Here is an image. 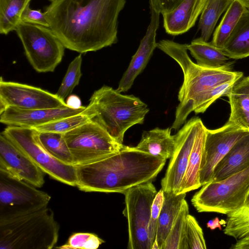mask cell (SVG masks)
I'll list each match as a JSON object with an SVG mask.
<instances>
[{
	"label": "cell",
	"mask_w": 249,
	"mask_h": 249,
	"mask_svg": "<svg viewBox=\"0 0 249 249\" xmlns=\"http://www.w3.org/2000/svg\"><path fill=\"white\" fill-rule=\"evenodd\" d=\"M38 137L41 145L53 157L65 164L73 165L72 157L64 134L38 132Z\"/></svg>",
	"instance_id": "obj_29"
},
{
	"label": "cell",
	"mask_w": 249,
	"mask_h": 249,
	"mask_svg": "<svg viewBox=\"0 0 249 249\" xmlns=\"http://www.w3.org/2000/svg\"><path fill=\"white\" fill-rule=\"evenodd\" d=\"M171 128L156 127L143 132L136 149L164 159H170L175 148V136L171 134Z\"/></svg>",
	"instance_id": "obj_21"
},
{
	"label": "cell",
	"mask_w": 249,
	"mask_h": 249,
	"mask_svg": "<svg viewBox=\"0 0 249 249\" xmlns=\"http://www.w3.org/2000/svg\"><path fill=\"white\" fill-rule=\"evenodd\" d=\"M207 0H183L176 8L163 14V26L167 33L178 35L194 26Z\"/></svg>",
	"instance_id": "obj_18"
},
{
	"label": "cell",
	"mask_w": 249,
	"mask_h": 249,
	"mask_svg": "<svg viewBox=\"0 0 249 249\" xmlns=\"http://www.w3.org/2000/svg\"><path fill=\"white\" fill-rule=\"evenodd\" d=\"M166 160L125 146L100 160L76 166V187L86 192L120 193L153 181Z\"/></svg>",
	"instance_id": "obj_2"
},
{
	"label": "cell",
	"mask_w": 249,
	"mask_h": 249,
	"mask_svg": "<svg viewBox=\"0 0 249 249\" xmlns=\"http://www.w3.org/2000/svg\"><path fill=\"white\" fill-rule=\"evenodd\" d=\"M188 205L184 199L161 249H188L186 239Z\"/></svg>",
	"instance_id": "obj_30"
},
{
	"label": "cell",
	"mask_w": 249,
	"mask_h": 249,
	"mask_svg": "<svg viewBox=\"0 0 249 249\" xmlns=\"http://www.w3.org/2000/svg\"><path fill=\"white\" fill-rule=\"evenodd\" d=\"M149 110L140 98L103 86L94 92L82 113L91 117L118 142L123 144L126 130L136 124H142Z\"/></svg>",
	"instance_id": "obj_4"
},
{
	"label": "cell",
	"mask_w": 249,
	"mask_h": 249,
	"mask_svg": "<svg viewBox=\"0 0 249 249\" xmlns=\"http://www.w3.org/2000/svg\"><path fill=\"white\" fill-rule=\"evenodd\" d=\"M175 60L183 73V82L178 94L179 102L171 129L178 130L186 123L196 99L202 93L218 85L236 82L242 78L241 71L232 70L230 62L216 68H205L195 63L187 53V44L162 40L157 47Z\"/></svg>",
	"instance_id": "obj_3"
},
{
	"label": "cell",
	"mask_w": 249,
	"mask_h": 249,
	"mask_svg": "<svg viewBox=\"0 0 249 249\" xmlns=\"http://www.w3.org/2000/svg\"><path fill=\"white\" fill-rule=\"evenodd\" d=\"M66 103L68 107L74 108H78L82 106L80 98L75 95L68 96Z\"/></svg>",
	"instance_id": "obj_41"
},
{
	"label": "cell",
	"mask_w": 249,
	"mask_h": 249,
	"mask_svg": "<svg viewBox=\"0 0 249 249\" xmlns=\"http://www.w3.org/2000/svg\"><path fill=\"white\" fill-rule=\"evenodd\" d=\"M51 198L34 185L0 170V219L45 208Z\"/></svg>",
	"instance_id": "obj_11"
},
{
	"label": "cell",
	"mask_w": 249,
	"mask_h": 249,
	"mask_svg": "<svg viewBox=\"0 0 249 249\" xmlns=\"http://www.w3.org/2000/svg\"><path fill=\"white\" fill-rule=\"evenodd\" d=\"M234 0H207L199 21L200 37L208 41L221 15L228 9Z\"/></svg>",
	"instance_id": "obj_27"
},
{
	"label": "cell",
	"mask_w": 249,
	"mask_h": 249,
	"mask_svg": "<svg viewBox=\"0 0 249 249\" xmlns=\"http://www.w3.org/2000/svg\"><path fill=\"white\" fill-rule=\"evenodd\" d=\"M86 107L23 109L8 107L0 112V122L8 126L34 128L50 122L81 113Z\"/></svg>",
	"instance_id": "obj_16"
},
{
	"label": "cell",
	"mask_w": 249,
	"mask_h": 249,
	"mask_svg": "<svg viewBox=\"0 0 249 249\" xmlns=\"http://www.w3.org/2000/svg\"><path fill=\"white\" fill-rule=\"evenodd\" d=\"M241 2L247 9L249 10V0H238Z\"/></svg>",
	"instance_id": "obj_43"
},
{
	"label": "cell",
	"mask_w": 249,
	"mask_h": 249,
	"mask_svg": "<svg viewBox=\"0 0 249 249\" xmlns=\"http://www.w3.org/2000/svg\"><path fill=\"white\" fill-rule=\"evenodd\" d=\"M249 167V133L240 139L216 166L212 181H218Z\"/></svg>",
	"instance_id": "obj_20"
},
{
	"label": "cell",
	"mask_w": 249,
	"mask_h": 249,
	"mask_svg": "<svg viewBox=\"0 0 249 249\" xmlns=\"http://www.w3.org/2000/svg\"><path fill=\"white\" fill-rule=\"evenodd\" d=\"M186 239L188 249L207 248L202 228L195 217L189 214L186 219Z\"/></svg>",
	"instance_id": "obj_36"
},
{
	"label": "cell",
	"mask_w": 249,
	"mask_h": 249,
	"mask_svg": "<svg viewBox=\"0 0 249 249\" xmlns=\"http://www.w3.org/2000/svg\"><path fill=\"white\" fill-rule=\"evenodd\" d=\"M105 241L97 235L88 232H77L72 234L67 242L60 249H96Z\"/></svg>",
	"instance_id": "obj_35"
},
{
	"label": "cell",
	"mask_w": 249,
	"mask_h": 249,
	"mask_svg": "<svg viewBox=\"0 0 249 249\" xmlns=\"http://www.w3.org/2000/svg\"><path fill=\"white\" fill-rule=\"evenodd\" d=\"M220 50L229 58L239 59L249 56V10L246 9Z\"/></svg>",
	"instance_id": "obj_24"
},
{
	"label": "cell",
	"mask_w": 249,
	"mask_h": 249,
	"mask_svg": "<svg viewBox=\"0 0 249 249\" xmlns=\"http://www.w3.org/2000/svg\"><path fill=\"white\" fill-rule=\"evenodd\" d=\"M224 96L231 107L228 121L249 131V76L235 82Z\"/></svg>",
	"instance_id": "obj_19"
},
{
	"label": "cell",
	"mask_w": 249,
	"mask_h": 249,
	"mask_svg": "<svg viewBox=\"0 0 249 249\" xmlns=\"http://www.w3.org/2000/svg\"><path fill=\"white\" fill-rule=\"evenodd\" d=\"M29 5L25 8L22 14L21 21L49 27L46 13L42 12L40 10L31 9Z\"/></svg>",
	"instance_id": "obj_38"
},
{
	"label": "cell",
	"mask_w": 249,
	"mask_h": 249,
	"mask_svg": "<svg viewBox=\"0 0 249 249\" xmlns=\"http://www.w3.org/2000/svg\"><path fill=\"white\" fill-rule=\"evenodd\" d=\"M227 215L225 234L238 240L249 234V201Z\"/></svg>",
	"instance_id": "obj_31"
},
{
	"label": "cell",
	"mask_w": 249,
	"mask_h": 249,
	"mask_svg": "<svg viewBox=\"0 0 249 249\" xmlns=\"http://www.w3.org/2000/svg\"><path fill=\"white\" fill-rule=\"evenodd\" d=\"M246 9L238 0H234L213 33L211 43L214 46L222 48Z\"/></svg>",
	"instance_id": "obj_26"
},
{
	"label": "cell",
	"mask_w": 249,
	"mask_h": 249,
	"mask_svg": "<svg viewBox=\"0 0 249 249\" xmlns=\"http://www.w3.org/2000/svg\"><path fill=\"white\" fill-rule=\"evenodd\" d=\"M82 58L80 54L69 64L60 86L55 93L61 99L64 100L69 96L74 88L78 85L82 76Z\"/></svg>",
	"instance_id": "obj_33"
},
{
	"label": "cell",
	"mask_w": 249,
	"mask_h": 249,
	"mask_svg": "<svg viewBox=\"0 0 249 249\" xmlns=\"http://www.w3.org/2000/svg\"><path fill=\"white\" fill-rule=\"evenodd\" d=\"M157 191L152 182L134 186L123 192L127 218L129 249H151L148 236V226L152 205Z\"/></svg>",
	"instance_id": "obj_10"
},
{
	"label": "cell",
	"mask_w": 249,
	"mask_h": 249,
	"mask_svg": "<svg viewBox=\"0 0 249 249\" xmlns=\"http://www.w3.org/2000/svg\"><path fill=\"white\" fill-rule=\"evenodd\" d=\"M75 166L90 164L113 155L125 145L118 142L93 120L64 134Z\"/></svg>",
	"instance_id": "obj_7"
},
{
	"label": "cell",
	"mask_w": 249,
	"mask_h": 249,
	"mask_svg": "<svg viewBox=\"0 0 249 249\" xmlns=\"http://www.w3.org/2000/svg\"><path fill=\"white\" fill-rule=\"evenodd\" d=\"M2 133L44 173L64 184L76 186V166L65 164L49 153L33 128L8 126Z\"/></svg>",
	"instance_id": "obj_9"
},
{
	"label": "cell",
	"mask_w": 249,
	"mask_h": 249,
	"mask_svg": "<svg viewBox=\"0 0 249 249\" xmlns=\"http://www.w3.org/2000/svg\"><path fill=\"white\" fill-rule=\"evenodd\" d=\"M92 120L89 115L82 113L58 119L33 128L39 132H51L64 134Z\"/></svg>",
	"instance_id": "obj_32"
},
{
	"label": "cell",
	"mask_w": 249,
	"mask_h": 249,
	"mask_svg": "<svg viewBox=\"0 0 249 249\" xmlns=\"http://www.w3.org/2000/svg\"><path fill=\"white\" fill-rule=\"evenodd\" d=\"M235 82H231L221 84L202 93L194 102L191 111H194L196 114L204 113L216 100L220 96L225 95Z\"/></svg>",
	"instance_id": "obj_34"
},
{
	"label": "cell",
	"mask_w": 249,
	"mask_h": 249,
	"mask_svg": "<svg viewBox=\"0 0 249 249\" xmlns=\"http://www.w3.org/2000/svg\"><path fill=\"white\" fill-rule=\"evenodd\" d=\"M186 193L164 192V201L160 214L155 241L159 249L164 243L180 210Z\"/></svg>",
	"instance_id": "obj_23"
},
{
	"label": "cell",
	"mask_w": 249,
	"mask_h": 249,
	"mask_svg": "<svg viewBox=\"0 0 249 249\" xmlns=\"http://www.w3.org/2000/svg\"><path fill=\"white\" fill-rule=\"evenodd\" d=\"M125 0H55L45 11L49 28L65 48L80 53L117 42L118 18Z\"/></svg>",
	"instance_id": "obj_1"
},
{
	"label": "cell",
	"mask_w": 249,
	"mask_h": 249,
	"mask_svg": "<svg viewBox=\"0 0 249 249\" xmlns=\"http://www.w3.org/2000/svg\"><path fill=\"white\" fill-rule=\"evenodd\" d=\"M206 126L201 122L190 155L187 169L178 194L186 193L201 187L199 181V174L206 137Z\"/></svg>",
	"instance_id": "obj_22"
},
{
	"label": "cell",
	"mask_w": 249,
	"mask_h": 249,
	"mask_svg": "<svg viewBox=\"0 0 249 249\" xmlns=\"http://www.w3.org/2000/svg\"><path fill=\"white\" fill-rule=\"evenodd\" d=\"M68 107L56 94L34 86L0 80V112L8 107L23 109L54 108Z\"/></svg>",
	"instance_id": "obj_13"
},
{
	"label": "cell",
	"mask_w": 249,
	"mask_h": 249,
	"mask_svg": "<svg viewBox=\"0 0 249 249\" xmlns=\"http://www.w3.org/2000/svg\"><path fill=\"white\" fill-rule=\"evenodd\" d=\"M50 0L52 1H52H53L55 0Z\"/></svg>",
	"instance_id": "obj_44"
},
{
	"label": "cell",
	"mask_w": 249,
	"mask_h": 249,
	"mask_svg": "<svg viewBox=\"0 0 249 249\" xmlns=\"http://www.w3.org/2000/svg\"><path fill=\"white\" fill-rule=\"evenodd\" d=\"M187 48L196 60V64L203 67L219 68L226 65L229 59L220 49L200 37L187 44Z\"/></svg>",
	"instance_id": "obj_25"
},
{
	"label": "cell",
	"mask_w": 249,
	"mask_h": 249,
	"mask_svg": "<svg viewBox=\"0 0 249 249\" xmlns=\"http://www.w3.org/2000/svg\"><path fill=\"white\" fill-rule=\"evenodd\" d=\"M15 31L34 70L53 72L62 61L65 48L53 32L49 27L22 21Z\"/></svg>",
	"instance_id": "obj_8"
},
{
	"label": "cell",
	"mask_w": 249,
	"mask_h": 249,
	"mask_svg": "<svg viewBox=\"0 0 249 249\" xmlns=\"http://www.w3.org/2000/svg\"><path fill=\"white\" fill-rule=\"evenodd\" d=\"M150 21L146 33L141 40L135 53L132 56L127 69L123 74L116 90L119 92L128 90L138 75L146 66L155 49L157 30L159 24L160 13L150 10Z\"/></svg>",
	"instance_id": "obj_17"
},
{
	"label": "cell",
	"mask_w": 249,
	"mask_h": 249,
	"mask_svg": "<svg viewBox=\"0 0 249 249\" xmlns=\"http://www.w3.org/2000/svg\"><path fill=\"white\" fill-rule=\"evenodd\" d=\"M249 133L228 121L220 128H206L199 174L201 186L212 180L216 166L233 146Z\"/></svg>",
	"instance_id": "obj_12"
},
{
	"label": "cell",
	"mask_w": 249,
	"mask_h": 249,
	"mask_svg": "<svg viewBox=\"0 0 249 249\" xmlns=\"http://www.w3.org/2000/svg\"><path fill=\"white\" fill-rule=\"evenodd\" d=\"M207 227L211 230H214L218 228L219 230H222L221 224L218 217H216L213 220H210L206 224Z\"/></svg>",
	"instance_id": "obj_42"
},
{
	"label": "cell",
	"mask_w": 249,
	"mask_h": 249,
	"mask_svg": "<svg viewBox=\"0 0 249 249\" xmlns=\"http://www.w3.org/2000/svg\"><path fill=\"white\" fill-rule=\"evenodd\" d=\"M59 230L53 212L47 207L0 219V249H51Z\"/></svg>",
	"instance_id": "obj_5"
},
{
	"label": "cell",
	"mask_w": 249,
	"mask_h": 249,
	"mask_svg": "<svg viewBox=\"0 0 249 249\" xmlns=\"http://www.w3.org/2000/svg\"><path fill=\"white\" fill-rule=\"evenodd\" d=\"M31 0H0V33L7 35L15 31L21 16Z\"/></svg>",
	"instance_id": "obj_28"
},
{
	"label": "cell",
	"mask_w": 249,
	"mask_h": 249,
	"mask_svg": "<svg viewBox=\"0 0 249 249\" xmlns=\"http://www.w3.org/2000/svg\"><path fill=\"white\" fill-rule=\"evenodd\" d=\"M163 201L164 191L161 189L157 192L153 200L148 226V236L151 248L156 238L158 220Z\"/></svg>",
	"instance_id": "obj_37"
},
{
	"label": "cell",
	"mask_w": 249,
	"mask_h": 249,
	"mask_svg": "<svg viewBox=\"0 0 249 249\" xmlns=\"http://www.w3.org/2000/svg\"><path fill=\"white\" fill-rule=\"evenodd\" d=\"M183 0H149L150 9L163 14L171 11Z\"/></svg>",
	"instance_id": "obj_39"
},
{
	"label": "cell",
	"mask_w": 249,
	"mask_h": 249,
	"mask_svg": "<svg viewBox=\"0 0 249 249\" xmlns=\"http://www.w3.org/2000/svg\"><path fill=\"white\" fill-rule=\"evenodd\" d=\"M249 201V167L218 181L201 186L191 202L199 213L214 212L228 215Z\"/></svg>",
	"instance_id": "obj_6"
},
{
	"label": "cell",
	"mask_w": 249,
	"mask_h": 249,
	"mask_svg": "<svg viewBox=\"0 0 249 249\" xmlns=\"http://www.w3.org/2000/svg\"><path fill=\"white\" fill-rule=\"evenodd\" d=\"M201 122L198 117L193 118L175 135V150L170 158L165 176L161 181V189L164 192L178 194Z\"/></svg>",
	"instance_id": "obj_14"
},
{
	"label": "cell",
	"mask_w": 249,
	"mask_h": 249,
	"mask_svg": "<svg viewBox=\"0 0 249 249\" xmlns=\"http://www.w3.org/2000/svg\"><path fill=\"white\" fill-rule=\"evenodd\" d=\"M230 249H249V234L241 239L237 240L236 242L232 245Z\"/></svg>",
	"instance_id": "obj_40"
},
{
	"label": "cell",
	"mask_w": 249,
	"mask_h": 249,
	"mask_svg": "<svg viewBox=\"0 0 249 249\" xmlns=\"http://www.w3.org/2000/svg\"><path fill=\"white\" fill-rule=\"evenodd\" d=\"M0 170L36 187H41L45 182L44 172L2 132Z\"/></svg>",
	"instance_id": "obj_15"
}]
</instances>
